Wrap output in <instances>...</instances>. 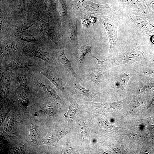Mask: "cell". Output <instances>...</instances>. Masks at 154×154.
I'll list each match as a JSON object with an SVG mask.
<instances>
[{
  "instance_id": "15",
  "label": "cell",
  "mask_w": 154,
  "mask_h": 154,
  "mask_svg": "<svg viewBox=\"0 0 154 154\" xmlns=\"http://www.w3.org/2000/svg\"><path fill=\"white\" fill-rule=\"evenodd\" d=\"M131 77V74L130 72H124L121 74L114 81L110 79V84L117 89H124L127 86Z\"/></svg>"
},
{
  "instance_id": "2",
  "label": "cell",
  "mask_w": 154,
  "mask_h": 154,
  "mask_svg": "<svg viewBox=\"0 0 154 154\" xmlns=\"http://www.w3.org/2000/svg\"><path fill=\"white\" fill-rule=\"evenodd\" d=\"M145 56L146 51L144 47L136 41H132L127 44L117 56L109 60L111 65L116 66L141 61Z\"/></svg>"
},
{
  "instance_id": "24",
  "label": "cell",
  "mask_w": 154,
  "mask_h": 154,
  "mask_svg": "<svg viewBox=\"0 0 154 154\" xmlns=\"http://www.w3.org/2000/svg\"><path fill=\"white\" fill-rule=\"evenodd\" d=\"M78 127L79 131L80 133L84 136V135H86L87 131H88V127L84 122H80L78 123Z\"/></svg>"
},
{
  "instance_id": "8",
  "label": "cell",
  "mask_w": 154,
  "mask_h": 154,
  "mask_svg": "<svg viewBox=\"0 0 154 154\" xmlns=\"http://www.w3.org/2000/svg\"><path fill=\"white\" fill-rule=\"evenodd\" d=\"M122 15L128 18L134 24L139 33L145 36L154 34V22L149 19L127 14Z\"/></svg>"
},
{
  "instance_id": "22",
  "label": "cell",
  "mask_w": 154,
  "mask_h": 154,
  "mask_svg": "<svg viewBox=\"0 0 154 154\" xmlns=\"http://www.w3.org/2000/svg\"><path fill=\"white\" fill-rule=\"evenodd\" d=\"M59 7V11L61 16L64 18L67 16V9L65 4L60 0Z\"/></svg>"
},
{
  "instance_id": "25",
  "label": "cell",
  "mask_w": 154,
  "mask_h": 154,
  "mask_svg": "<svg viewBox=\"0 0 154 154\" xmlns=\"http://www.w3.org/2000/svg\"><path fill=\"white\" fill-rule=\"evenodd\" d=\"M1 80L3 84H7L10 82V78L8 75L4 72H1Z\"/></svg>"
},
{
  "instance_id": "27",
  "label": "cell",
  "mask_w": 154,
  "mask_h": 154,
  "mask_svg": "<svg viewBox=\"0 0 154 154\" xmlns=\"http://www.w3.org/2000/svg\"><path fill=\"white\" fill-rule=\"evenodd\" d=\"M18 100L21 104L24 106H26L28 104L29 99L23 95L21 94L19 96Z\"/></svg>"
},
{
  "instance_id": "35",
  "label": "cell",
  "mask_w": 154,
  "mask_h": 154,
  "mask_svg": "<svg viewBox=\"0 0 154 154\" xmlns=\"http://www.w3.org/2000/svg\"><path fill=\"white\" fill-rule=\"evenodd\" d=\"M154 105V96L153 98L149 107Z\"/></svg>"
},
{
  "instance_id": "33",
  "label": "cell",
  "mask_w": 154,
  "mask_h": 154,
  "mask_svg": "<svg viewBox=\"0 0 154 154\" xmlns=\"http://www.w3.org/2000/svg\"><path fill=\"white\" fill-rule=\"evenodd\" d=\"M88 20L86 18H83L82 19V23L84 26L88 27L89 24Z\"/></svg>"
},
{
  "instance_id": "9",
  "label": "cell",
  "mask_w": 154,
  "mask_h": 154,
  "mask_svg": "<svg viewBox=\"0 0 154 154\" xmlns=\"http://www.w3.org/2000/svg\"><path fill=\"white\" fill-rule=\"evenodd\" d=\"M77 21L74 25L70 23L68 31V48L70 54L76 55L78 49V40L77 37Z\"/></svg>"
},
{
  "instance_id": "28",
  "label": "cell",
  "mask_w": 154,
  "mask_h": 154,
  "mask_svg": "<svg viewBox=\"0 0 154 154\" xmlns=\"http://www.w3.org/2000/svg\"><path fill=\"white\" fill-rule=\"evenodd\" d=\"M3 127L5 131L7 132L10 131L12 128V124L11 120L8 119H7L5 122Z\"/></svg>"
},
{
  "instance_id": "6",
  "label": "cell",
  "mask_w": 154,
  "mask_h": 154,
  "mask_svg": "<svg viewBox=\"0 0 154 154\" xmlns=\"http://www.w3.org/2000/svg\"><path fill=\"white\" fill-rule=\"evenodd\" d=\"M55 66L52 65L50 68L42 69L40 72L58 90L62 91L71 90L76 79L66 71L62 73L54 69Z\"/></svg>"
},
{
  "instance_id": "3",
  "label": "cell",
  "mask_w": 154,
  "mask_h": 154,
  "mask_svg": "<svg viewBox=\"0 0 154 154\" xmlns=\"http://www.w3.org/2000/svg\"><path fill=\"white\" fill-rule=\"evenodd\" d=\"M75 3L78 13L83 18L88 19L92 14L97 13L109 15L115 12L116 9L118 8L116 2L113 4H100L87 0H76Z\"/></svg>"
},
{
  "instance_id": "30",
  "label": "cell",
  "mask_w": 154,
  "mask_h": 154,
  "mask_svg": "<svg viewBox=\"0 0 154 154\" xmlns=\"http://www.w3.org/2000/svg\"><path fill=\"white\" fill-rule=\"evenodd\" d=\"M63 151L64 153H74L75 152L74 149L68 145L64 146Z\"/></svg>"
},
{
  "instance_id": "10",
  "label": "cell",
  "mask_w": 154,
  "mask_h": 154,
  "mask_svg": "<svg viewBox=\"0 0 154 154\" xmlns=\"http://www.w3.org/2000/svg\"><path fill=\"white\" fill-rule=\"evenodd\" d=\"M56 56L57 60L61 63L65 70L73 77L80 82V77L75 71L71 64V60H69L66 56L64 47L58 49Z\"/></svg>"
},
{
  "instance_id": "1",
  "label": "cell",
  "mask_w": 154,
  "mask_h": 154,
  "mask_svg": "<svg viewBox=\"0 0 154 154\" xmlns=\"http://www.w3.org/2000/svg\"><path fill=\"white\" fill-rule=\"evenodd\" d=\"M120 15L116 11L106 16L94 15L103 24L107 32L110 46L108 58L109 60L117 56L121 49L117 34V27L121 18Z\"/></svg>"
},
{
  "instance_id": "18",
  "label": "cell",
  "mask_w": 154,
  "mask_h": 154,
  "mask_svg": "<svg viewBox=\"0 0 154 154\" xmlns=\"http://www.w3.org/2000/svg\"><path fill=\"white\" fill-rule=\"evenodd\" d=\"M39 25L42 31L58 46V40L48 24L41 20L39 21Z\"/></svg>"
},
{
  "instance_id": "4",
  "label": "cell",
  "mask_w": 154,
  "mask_h": 154,
  "mask_svg": "<svg viewBox=\"0 0 154 154\" xmlns=\"http://www.w3.org/2000/svg\"><path fill=\"white\" fill-rule=\"evenodd\" d=\"M121 15L129 14L143 17L154 22V16L150 13L143 0H115Z\"/></svg>"
},
{
  "instance_id": "11",
  "label": "cell",
  "mask_w": 154,
  "mask_h": 154,
  "mask_svg": "<svg viewBox=\"0 0 154 154\" xmlns=\"http://www.w3.org/2000/svg\"><path fill=\"white\" fill-rule=\"evenodd\" d=\"M69 95V106L67 114L65 117L68 124H72L80 110V107L76 102L72 94Z\"/></svg>"
},
{
  "instance_id": "17",
  "label": "cell",
  "mask_w": 154,
  "mask_h": 154,
  "mask_svg": "<svg viewBox=\"0 0 154 154\" xmlns=\"http://www.w3.org/2000/svg\"><path fill=\"white\" fill-rule=\"evenodd\" d=\"M38 83L40 87L49 97L58 102L61 100L56 91L48 84L43 82L40 80L38 81Z\"/></svg>"
},
{
  "instance_id": "7",
  "label": "cell",
  "mask_w": 154,
  "mask_h": 154,
  "mask_svg": "<svg viewBox=\"0 0 154 154\" xmlns=\"http://www.w3.org/2000/svg\"><path fill=\"white\" fill-rule=\"evenodd\" d=\"M23 50L26 55L40 58L50 65H58L54 55L45 48L34 45L27 44L24 46Z\"/></svg>"
},
{
  "instance_id": "36",
  "label": "cell",
  "mask_w": 154,
  "mask_h": 154,
  "mask_svg": "<svg viewBox=\"0 0 154 154\" xmlns=\"http://www.w3.org/2000/svg\"><path fill=\"white\" fill-rule=\"evenodd\" d=\"M151 41L154 44V35L152 36L151 38Z\"/></svg>"
},
{
  "instance_id": "19",
  "label": "cell",
  "mask_w": 154,
  "mask_h": 154,
  "mask_svg": "<svg viewBox=\"0 0 154 154\" xmlns=\"http://www.w3.org/2000/svg\"><path fill=\"white\" fill-rule=\"evenodd\" d=\"M17 81L19 88L23 89L27 93L30 92L25 72H21L18 73Z\"/></svg>"
},
{
  "instance_id": "26",
  "label": "cell",
  "mask_w": 154,
  "mask_h": 154,
  "mask_svg": "<svg viewBox=\"0 0 154 154\" xmlns=\"http://www.w3.org/2000/svg\"><path fill=\"white\" fill-rule=\"evenodd\" d=\"M99 121L100 125L104 128L107 129H112L114 127V126L106 120L101 119H99Z\"/></svg>"
},
{
  "instance_id": "16",
  "label": "cell",
  "mask_w": 154,
  "mask_h": 154,
  "mask_svg": "<svg viewBox=\"0 0 154 154\" xmlns=\"http://www.w3.org/2000/svg\"><path fill=\"white\" fill-rule=\"evenodd\" d=\"M34 65L31 62L21 59H16L10 63L7 67L9 71H12L19 68H26Z\"/></svg>"
},
{
  "instance_id": "13",
  "label": "cell",
  "mask_w": 154,
  "mask_h": 154,
  "mask_svg": "<svg viewBox=\"0 0 154 154\" xmlns=\"http://www.w3.org/2000/svg\"><path fill=\"white\" fill-rule=\"evenodd\" d=\"M71 90L80 97L91 99L96 97V93L92 92L89 89L86 88L81 85L80 82L76 79L74 81Z\"/></svg>"
},
{
  "instance_id": "14",
  "label": "cell",
  "mask_w": 154,
  "mask_h": 154,
  "mask_svg": "<svg viewBox=\"0 0 154 154\" xmlns=\"http://www.w3.org/2000/svg\"><path fill=\"white\" fill-rule=\"evenodd\" d=\"M92 47L88 44L82 45L79 47L77 54L76 61L79 69L81 70L84 63V57L88 53L92 54Z\"/></svg>"
},
{
  "instance_id": "29",
  "label": "cell",
  "mask_w": 154,
  "mask_h": 154,
  "mask_svg": "<svg viewBox=\"0 0 154 154\" xmlns=\"http://www.w3.org/2000/svg\"><path fill=\"white\" fill-rule=\"evenodd\" d=\"M33 25L31 23L26 22L24 23L22 26L19 29L18 31L19 33L24 32L26 29L32 27Z\"/></svg>"
},
{
  "instance_id": "12",
  "label": "cell",
  "mask_w": 154,
  "mask_h": 154,
  "mask_svg": "<svg viewBox=\"0 0 154 154\" xmlns=\"http://www.w3.org/2000/svg\"><path fill=\"white\" fill-rule=\"evenodd\" d=\"M65 130H60L56 132L51 133L47 134L38 143V145H47L56 146L59 140L67 134Z\"/></svg>"
},
{
  "instance_id": "32",
  "label": "cell",
  "mask_w": 154,
  "mask_h": 154,
  "mask_svg": "<svg viewBox=\"0 0 154 154\" xmlns=\"http://www.w3.org/2000/svg\"><path fill=\"white\" fill-rule=\"evenodd\" d=\"M91 55L93 57L95 58L97 60L98 64L99 65H103L104 64V62L108 60H109V58H108L107 59L104 60L103 61H101L97 57H95L94 55L91 54Z\"/></svg>"
},
{
  "instance_id": "20",
  "label": "cell",
  "mask_w": 154,
  "mask_h": 154,
  "mask_svg": "<svg viewBox=\"0 0 154 154\" xmlns=\"http://www.w3.org/2000/svg\"><path fill=\"white\" fill-rule=\"evenodd\" d=\"M18 48L17 44L14 42H12L6 44L4 48L5 53L7 55H10L15 52Z\"/></svg>"
},
{
  "instance_id": "34",
  "label": "cell",
  "mask_w": 154,
  "mask_h": 154,
  "mask_svg": "<svg viewBox=\"0 0 154 154\" xmlns=\"http://www.w3.org/2000/svg\"><path fill=\"white\" fill-rule=\"evenodd\" d=\"M97 18L95 17L91 16L88 18L89 22L92 23H95L96 21Z\"/></svg>"
},
{
  "instance_id": "23",
  "label": "cell",
  "mask_w": 154,
  "mask_h": 154,
  "mask_svg": "<svg viewBox=\"0 0 154 154\" xmlns=\"http://www.w3.org/2000/svg\"><path fill=\"white\" fill-rule=\"evenodd\" d=\"M144 84L142 85V86H140L141 91H151L154 90V82Z\"/></svg>"
},
{
  "instance_id": "31",
  "label": "cell",
  "mask_w": 154,
  "mask_h": 154,
  "mask_svg": "<svg viewBox=\"0 0 154 154\" xmlns=\"http://www.w3.org/2000/svg\"><path fill=\"white\" fill-rule=\"evenodd\" d=\"M21 39L24 41L28 42H31L35 41L36 39L33 36L31 35H26L21 37Z\"/></svg>"
},
{
  "instance_id": "21",
  "label": "cell",
  "mask_w": 154,
  "mask_h": 154,
  "mask_svg": "<svg viewBox=\"0 0 154 154\" xmlns=\"http://www.w3.org/2000/svg\"><path fill=\"white\" fill-rule=\"evenodd\" d=\"M30 135L32 142H35L37 140L38 134L34 126L31 124H30Z\"/></svg>"
},
{
  "instance_id": "5",
  "label": "cell",
  "mask_w": 154,
  "mask_h": 154,
  "mask_svg": "<svg viewBox=\"0 0 154 154\" xmlns=\"http://www.w3.org/2000/svg\"><path fill=\"white\" fill-rule=\"evenodd\" d=\"M103 65L90 63H84L80 76V83L91 86L96 87L103 84L104 82V75L105 71Z\"/></svg>"
}]
</instances>
